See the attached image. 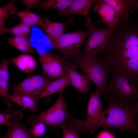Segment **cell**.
<instances>
[{
	"mask_svg": "<svg viewBox=\"0 0 138 138\" xmlns=\"http://www.w3.org/2000/svg\"><path fill=\"white\" fill-rule=\"evenodd\" d=\"M119 25L99 61L111 74H123L138 80V21Z\"/></svg>",
	"mask_w": 138,
	"mask_h": 138,
	"instance_id": "6da1fadb",
	"label": "cell"
},
{
	"mask_svg": "<svg viewBox=\"0 0 138 138\" xmlns=\"http://www.w3.org/2000/svg\"><path fill=\"white\" fill-rule=\"evenodd\" d=\"M108 106L104 111L103 128L119 129L138 134V123L134 105L107 98Z\"/></svg>",
	"mask_w": 138,
	"mask_h": 138,
	"instance_id": "7a4b0ae2",
	"label": "cell"
},
{
	"mask_svg": "<svg viewBox=\"0 0 138 138\" xmlns=\"http://www.w3.org/2000/svg\"><path fill=\"white\" fill-rule=\"evenodd\" d=\"M102 92L97 88L90 95L88 103L87 116L84 119H79L73 117L66 122L63 128L73 129L82 132L94 133L98 127L102 126L104 115L101 103L100 96Z\"/></svg>",
	"mask_w": 138,
	"mask_h": 138,
	"instance_id": "3957f363",
	"label": "cell"
},
{
	"mask_svg": "<svg viewBox=\"0 0 138 138\" xmlns=\"http://www.w3.org/2000/svg\"><path fill=\"white\" fill-rule=\"evenodd\" d=\"M111 75L103 94L106 98L135 104L138 101V80L123 74Z\"/></svg>",
	"mask_w": 138,
	"mask_h": 138,
	"instance_id": "277c9868",
	"label": "cell"
},
{
	"mask_svg": "<svg viewBox=\"0 0 138 138\" xmlns=\"http://www.w3.org/2000/svg\"><path fill=\"white\" fill-rule=\"evenodd\" d=\"M84 24L88 30L89 35L81 54L86 57L97 59V56L103 52L119 25L113 28L97 27L89 17L86 18Z\"/></svg>",
	"mask_w": 138,
	"mask_h": 138,
	"instance_id": "5b68a950",
	"label": "cell"
},
{
	"mask_svg": "<svg viewBox=\"0 0 138 138\" xmlns=\"http://www.w3.org/2000/svg\"><path fill=\"white\" fill-rule=\"evenodd\" d=\"M64 89L60 92L56 101L49 108L40 113L36 117L30 116L27 123L30 126L41 123L48 127L55 129H62V126L68 120L73 117L67 112V103L63 96Z\"/></svg>",
	"mask_w": 138,
	"mask_h": 138,
	"instance_id": "8992f818",
	"label": "cell"
},
{
	"mask_svg": "<svg viewBox=\"0 0 138 138\" xmlns=\"http://www.w3.org/2000/svg\"><path fill=\"white\" fill-rule=\"evenodd\" d=\"M89 32L82 30L64 33L57 40L51 42L54 49L62 54V56L69 60H75L81 53L80 49Z\"/></svg>",
	"mask_w": 138,
	"mask_h": 138,
	"instance_id": "52a82bcc",
	"label": "cell"
},
{
	"mask_svg": "<svg viewBox=\"0 0 138 138\" xmlns=\"http://www.w3.org/2000/svg\"><path fill=\"white\" fill-rule=\"evenodd\" d=\"M74 60L82 72L103 94L108 84V72L104 65L97 59L86 57L81 53Z\"/></svg>",
	"mask_w": 138,
	"mask_h": 138,
	"instance_id": "ba28073f",
	"label": "cell"
},
{
	"mask_svg": "<svg viewBox=\"0 0 138 138\" xmlns=\"http://www.w3.org/2000/svg\"><path fill=\"white\" fill-rule=\"evenodd\" d=\"M53 79L43 75L34 74L27 76L21 82L12 86L13 93H22L32 97L36 101Z\"/></svg>",
	"mask_w": 138,
	"mask_h": 138,
	"instance_id": "9c48e42d",
	"label": "cell"
},
{
	"mask_svg": "<svg viewBox=\"0 0 138 138\" xmlns=\"http://www.w3.org/2000/svg\"><path fill=\"white\" fill-rule=\"evenodd\" d=\"M36 53L42 68V73L51 79H57L65 74L62 56L48 51L43 54Z\"/></svg>",
	"mask_w": 138,
	"mask_h": 138,
	"instance_id": "30bf717a",
	"label": "cell"
},
{
	"mask_svg": "<svg viewBox=\"0 0 138 138\" xmlns=\"http://www.w3.org/2000/svg\"><path fill=\"white\" fill-rule=\"evenodd\" d=\"M62 61L65 73L68 76L70 83L79 94L88 93L90 89V80L85 75L77 71L78 66L62 56Z\"/></svg>",
	"mask_w": 138,
	"mask_h": 138,
	"instance_id": "8fae6325",
	"label": "cell"
},
{
	"mask_svg": "<svg viewBox=\"0 0 138 138\" xmlns=\"http://www.w3.org/2000/svg\"><path fill=\"white\" fill-rule=\"evenodd\" d=\"M110 6L118 15L120 22L130 21L134 9L138 8L135 0H103Z\"/></svg>",
	"mask_w": 138,
	"mask_h": 138,
	"instance_id": "7c38bea8",
	"label": "cell"
},
{
	"mask_svg": "<svg viewBox=\"0 0 138 138\" xmlns=\"http://www.w3.org/2000/svg\"><path fill=\"white\" fill-rule=\"evenodd\" d=\"M94 5V12L99 15L102 22L107 27H114L120 23L119 18L116 12L103 0H98Z\"/></svg>",
	"mask_w": 138,
	"mask_h": 138,
	"instance_id": "4fadbf2b",
	"label": "cell"
},
{
	"mask_svg": "<svg viewBox=\"0 0 138 138\" xmlns=\"http://www.w3.org/2000/svg\"><path fill=\"white\" fill-rule=\"evenodd\" d=\"M43 20L44 23L42 27L51 42L58 39L64 33L66 26L73 23V20L71 19L64 23L52 21L47 17H44Z\"/></svg>",
	"mask_w": 138,
	"mask_h": 138,
	"instance_id": "5bb4252c",
	"label": "cell"
},
{
	"mask_svg": "<svg viewBox=\"0 0 138 138\" xmlns=\"http://www.w3.org/2000/svg\"><path fill=\"white\" fill-rule=\"evenodd\" d=\"M23 118L21 111L11 120V124L5 134L0 138H31L33 136L30 129L24 126L20 120Z\"/></svg>",
	"mask_w": 138,
	"mask_h": 138,
	"instance_id": "9a60e30c",
	"label": "cell"
},
{
	"mask_svg": "<svg viewBox=\"0 0 138 138\" xmlns=\"http://www.w3.org/2000/svg\"><path fill=\"white\" fill-rule=\"evenodd\" d=\"M98 0H73L66 9L59 12L62 16H68L73 14L82 15L86 18L89 17L91 6L94 5Z\"/></svg>",
	"mask_w": 138,
	"mask_h": 138,
	"instance_id": "2e32d148",
	"label": "cell"
},
{
	"mask_svg": "<svg viewBox=\"0 0 138 138\" xmlns=\"http://www.w3.org/2000/svg\"><path fill=\"white\" fill-rule=\"evenodd\" d=\"M10 61L20 70L27 74L33 72L37 65L36 60L29 54H21L11 58Z\"/></svg>",
	"mask_w": 138,
	"mask_h": 138,
	"instance_id": "e0dca14e",
	"label": "cell"
},
{
	"mask_svg": "<svg viewBox=\"0 0 138 138\" xmlns=\"http://www.w3.org/2000/svg\"><path fill=\"white\" fill-rule=\"evenodd\" d=\"M9 14L15 15L20 19V21L30 27L33 25L42 27L44 23L43 19H41L38 15L31 12L30 9L23 11H18L15 7L8 12Z\"/></svg>",
	"mask_w": 138,
	"mask_h": 138,
	"instance_id": "ac0fdd59",
	"label": "cell"
},
{
	"mask_svg": "<svg viewBox=\"0 0 138 138\" xmlns=\"http://www.w3.org/2000/svg\"><path fill=\"white\" fill-rule=\"evenodd\" d=\"M10 100L23 107V109L29 110L33 112H37L38 110L36 105V101L31 97L22 93H9Z\"/></svg>",
	"mask_w": 138,
	"mask_h": 138,
	"instance_id": "d6986e66",
	"label": "cell"
},
{
	"mask_svg": "<svg viewBox=\"0 0 138 138\" xmlns=\"http://www.w3.org/2000/svg\"><path fill=\"white\" fill-rule=\"evenodd\" d=\"M70 84L68 77L65 73L62 77L55 80H53L51 82L40 97L39 99L60 92Z\"/></svg>",
	"mask_w": 138,
	"mask_h": 138,
	"instance_id": "ffe728a7",
	"label": "cell"
},
{
	"mask_svg": "<svg viewBox=\"0 0 138 138\" xmlns=\"http://www.w3.org/2000/svg\"><path fill=\"white\" fill-rule=\"evenodd\" d=\"M73 0H46L41 1L39 7L42 9L48 10L56 9L58 11L66 9Z\"/></svg>",
	"mask_w": 138,
	"mask_h": 138,
	"instance_id": "44dd1931",
	"label": "cell"
},
{
	"mask_svg": "<svg viewBox=\"0 0 138 138\" xmlns=\"http://www.w3.org/2000/svg\"><path fill=\"white\" fill-rule=\"evenodd\" d=\"M31 29L30 27L20 22L17 25L9 28H5L1 33H10L15 36H20L25 38L29 41V36Z\"/></svg>",
	"mask_w": 138,
	"mask_h": 138,
	"instance_id": "7402d4cb",
	"label": "cell"
},
{
	"mask_svg": "<svg viewBox=\"0 0 138 138\" xmlns=\"http://www.w3.org/2000/svg\"><path fill=\"white\" fill-rule=\"evenodd\" d=\"M9 84L0 76V96L3 98L8 109L11 110L13 105L10 101L8 91L10 88Z\"/></svg>",
	"mask_w": 138,
	"mask_h": 138,
	"instance_id": "603a6c76",
	"label": "cell"
},
{
	"mask_svg": "<svg viewBox=\"0 0 138 138\" xmlns=\"http://www.w3.org/2000/svg\"><path fill=\"white\" fill-rule=\"evenodd\" d=\"M20 110H7L3 111L0 110V125L9 127L12 119Z\"/></svg>",
	"mask_w": 138,
	"mask_h": 138,
	"instance_id": "cb8c5ba5",
	"label": "cell"
},
{
	"mask_svg": "<svg viewBox=\"0 0 138 138\" xmlns=\"http://www.w3.org/2000/svg\"><path fill=\"white\" fill-rule=\"evenodd\" d=\"M15 2L14 1H12L5 6L0 8V31L1 33L5 28L4 26L5 20L9 17L8 12L14 7Z\"/></svg>",
	"mask_w": 138,
	"mask_h": 138,
	"instance_id": "d4e9b609",
	"label": "cell"
},
{
	"mask_svg": "<svg viewBox=\"0 0 138 138\" xmlns=\"http://www.w3.org/2000/svg\"><path fill=\"white\" fill-rule=\"evenodd\" d=\"M46 126L43 123H39L30 126V129L33 137L36 138L43 135L46 131Z\"/></svg>",
	"mask_w": 138,
	"mask_h": 138,
	"instance_id": "484cf974",
	"label": "cell"
},
{
	"mask_svg": "<svg viewBox=\"0 0 138 138\" xmlns=\"http://www.w3.org/2000/svg\"><path fill=\"white\" fill-rule=\"evenodd\" d=\"M9 62L7 59L5 58L2 59L0 64V76L9 84L8 65Z\"/></svg>",
	"mask_w": 138,
	"mask_h": 138,
	"instance_id": "4316f807",
	"label": "cell"
},
{
	"mask_svg": "<svg viewBox=\"0 0 138 138\" xmlns=\"http://www.w3.org/2000/svg\"><path fill=\"white\" fill-rule=\"evenodd\" d=\"M62 138H79L78 131L73 129L64 128L62 129Z\"/></svg>",
	"mask_w": 138,
	"mask_h": 138,
	"instance_id": "83f0119b",
	"label": "cell"
},
{
	"mask_svg": "<svg viewBox=\"0 0 138 138\" xmlns=\"http://www.w3.org/2000/svg\"><path fill=\"white\" fill-rule=\"evenodd\" d=\"M95 138H116L110 131V129L103 128L97 134Z\"/></svg>",
	"mask_w": 138,
	"mask_h": 138,
	"instance_id": "f1b7e54d",
	"label": "cell"
},
{
	"mask_svg": "<svg viewBox=\"0 0 138 138\" xmlns=\"http://www.w3.org/2000/svg\"><path fill=\"white\" fill-rule=\"evenodd\" d=\"M41 1L40 0H23L22 2L26 6L27 8L30 9L36 6H39Z\"/></svg>",
	"mask_w": 138,
	"mask_h": 138,
	"instance_id": "f546056e",
	"label": "cell"
},
{
	"mask_svg": "<svg viewBox=\"0 0 138 138\" xmlns=\"http://www.w3.org/2000/svg\"><path fill=\"white\" fill-rule=\"evenodd\" d=\"M134 108L138 123V101L134 105Z\"/></svg>",
	"mask_w": 138,
	"mask_h": 138,
	"instance_id": "4dcf8cb0",
	"label": "cell"
},
{
	"mask_svg": "<svg viewBox=\"0 0 138 138\" xmlns=\"http://www.w3.org/2000/svg\"><path fill=\"white\" fill-rule=\"evenodd\" d=\"M137 7H138V2H137Z\"/></svg>",
	"mask_w": 138,
	"mask_h": 138,
	"instance_id": "1f68e13d",
	"label": "cell"
}]
</instances>
